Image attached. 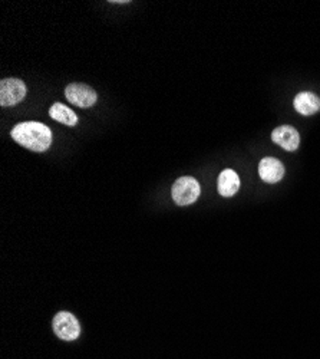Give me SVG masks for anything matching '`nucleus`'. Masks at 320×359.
I'll list each match as a JSON object with an SVG mask.
<instances>
[{
  "label": "nucleus",
  "instance_id": "7",
  "mask_svg": "<svg viewBox=\"0 0 320 359\" xmlns=\"http://www.w3.org/2000/svg\"><path fill=\"white\" fill-rule=\"evenodd\" d=\"M260 178L266 183H277L284 177V165L273 157H266L259 164Z\"/></svg>",
  "mask_w": 320,
  "mask_h": 359
},
{
  "label": "nucleus",
  "instance_id": "9",
  "mask_svg": "<svg viewBox=\"0 0 320 359\" xmlns=\"http://www.w3.org/2000/svg\"><path fill=\"white\" fill-rule=\"evenodd\" d=\"M294 109H296L302 115H313L319 112L320 109V100L312 92H300L296 95V98L293 101Z\"/></svg>",
  "mask_w": 320,
  "mask_h": 359
},
{
  "label": "nucleus",
  "instance_id": "4",
  "mask_svg": "<svg viewBox=\"0 0 320 359\" xmlns=\"http://www.w3.org/2000/svg\"><path fill=\"white\" fill-rule=\"evenodd\" d=\"M26 86L17 78H8L0 82V105L13 107L23 101Z\"/></svg>",
  "mask_w": 320,
  "mask_h": 359
},
{
  "label": "nucleus",
  "instance_id": "5",
  "mask_svg": "<svg viewBox=\"0 0 320 359\" xmlns=\"http://www.w3.org/2000/svg\"><path fill=\"white\" fill-rule=\"evenodd\" d=\"M66 100L79 108H91L95 105L98 97L96 92L85 84H70L65 89Z\"/></svg>",
  "mask_w": 320,
  "mask_h": 359
},
{
  "label": "nucleus",
  "instance_id": "8",
  "mask_svg": "<svg viewBox=\"0 0 320 359\" xmlns=\"http://www.w3.org/2000/svg\"><path fill=\"white\" fill-rule=\"evenodd\" d=\"M217 188H218V193L223 197H233L240 188L238 174L231 169L224 170L218 177Z\"/></svg>",
  "mask_w": 320,
  "mask_h": 359
},
{
  "label": "nucleus",
  "instance_id": "2",
  "mask_svg": "<svg viewBox=\"0 0 320 359\" xmlns=\"http://www.w3.org/2000/svg\"><path fill=\"white\" fill-rule=\"evenodd\" d=\"M200 193H201L200 184L192 177L178 178L171 190L172 200H174L178 206L192 204L194 201H197V199L200 197Z\"/></svg>",
  "mask_w": 320,
  "mask_h": 359
},
{
  "label": "nucleus",
  "instance_id": "3",
  "mask_svg": "<svg viewBox=\"0 0 320 359\" xmlns=\"http://www.w3.org/2000/svg\"><path fill=\"white\" fill-rule=\"evenodd\" d=\"M54 332L62 341H75L81 335V325L75 315L69 312H59L54 318Z\"/></svg>",
  "mask_w": 320,
  "mask_h": 359
},
{
  "label": "nucleus",
  "instance_id": "1",
  "mask_svg": "<svg viewBox=\"0 0 320 359\" xmlns=\"http://www.w3.org/2000/svg\"><path fill=\"white\" fill-rule=\"evenodd\" d=\"M10 135L19 146L35 153L46 151L52 144V131L47 125L36 121L17 124Z\"/></svg>",
  "mask_w": 320,
  "mask_h": 359
},
{
  "label": "nucleus",
  "instance_id": "10",
  "mask_svg": "<svg viewBox=\"0 0 320 359\" xmlns=\"http://www.w3.org/2000/svg\"><path fill=\"white\" fill-rule=\"evenodd\" d=\"M49 115H51L52 119H55V121L61 123V124H65V125H69V127H73L78 124V116L77 114L73 112L72 109H69L68 107H65L63 104H54L51 107V109H49Z\"/></svg>",
  "mask_w": 320,
  "mask_h": 359
},
{
  "label": "nucleus",
  "instance_id": "6",
  "mask_svg": "<svg viewBox=\"0 0 320 359\" xmlns=\"http://www.w3.org/2000/svg\"><path fill=\"white\" fill-rule=\"evenodd\" d=\"M272 139H273V142L277 144V146H280L282 148H284L286 151H290V153L296 151L300 144V135H299L298 130L290 125H282V127L276 128L272 132Z\"/></svg>",
  "mask_w": 320,
  "mask_h": 359
}]
</instances>
